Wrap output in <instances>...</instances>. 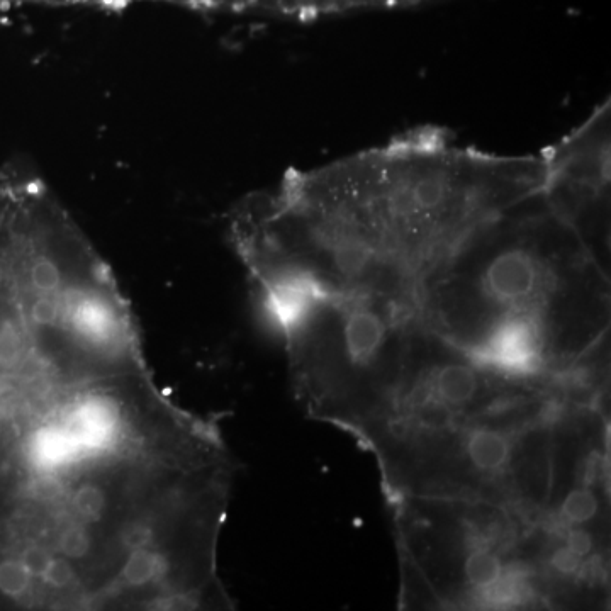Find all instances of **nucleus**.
Instances as JSON below:
<instances>
[{
  "instance_id": "nucleus-1",
  "label": "nucleus",
  "mask_w": 611,
  "mask_h": 611,
  "mask_svg": "<svg viewBox=\"0 0 611 611\" xmlns=\"http://www.w3.org/2000/svg\"><path fill=\"white\" fill-rule=\"evenodd\" d=\"M545 160L420 128L245 197L230 235L264 306L350 296L415 311L423 277L474 228L542 191Z\"/></svg>"
},
{
  "instance_id": "nucleus-2",
  "label": "nucleus",
  "mask_w": 611,
  "mask_h": 611,
  "mask_svg": "<svg viewBox=\"0 0 611 611\" xmlns=\"http://www.w3.org/2000/svg\"><path fill=\"white\" fill-rule=\"evenodd\" d=\"M415 316L508 376L600 384L591 360L610 333V267L539 192L462 238L423 277Z\"/></svg>"
},
{
  "instance_id": "nucleus-3",
  "label": "nucleus",
  "mask_w": 611,
  "mask_h": 611,
  "mask_svg": "<svg viewBox=\"0 0 611 611\" xmlns=\"http://www.w3.org/2000/svg\"><path fill=\"white\" fill-rule=\"evenodd\" d=\"M595 401L603 393L589 387L533 382L486 408L382 423L355 440L374 455L387 499H476L542 516L572 420Z\"/></svg>"
},
{
  "instance_id": "nucleus-4",
  "label": "nucleus",
  "mask_w": 611,
  "mask_h": 611,
  "mask_svg": "<svg viewBox=\"0 0 611 611\" xmlns=\"http://www.w3.org/2000/svg\"><path fill=\"white\" fill-rule=\"evenodd\" d=\"M403 610H552L554 535L511 506L476 499H387Z\"/></svg>"
},
{
  "instance_id": "nucleus-5",
  "label": "nucleus",
  "mask_w": 611,
  "mask_h": 611,
  "mask_svg": "<svg viewBox=\"0 0 611 611\" xmlns=\"http://www.w3.org/2000/svg\"><path fill=\"white\" fill-rule=\"evenodd\" d=\"M286 343L292 391L313 420L352 437L398 382L415 311L377 299L314 296L269 311Z\"/></svg>"
},
{
  "instance_id": "nucleus-6",
  "label": "nucleus",
  "mask_w": 611,
  "mask_h": 611,
  "mask_svg": "<svg viewBox=\"0 0 611 611\" xmlns=\"http://www.w3.org/2000/svg\"><path fill=\"white\" fill-rule=\"evenodd\" d=\"M542 155L545 180L540 194L610 267V101Z\"/></svg>"
}]
</instances>
